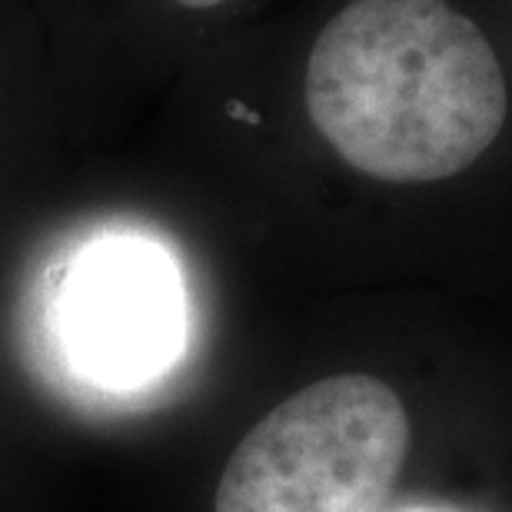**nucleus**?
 Instances as JSON below:
<instances>
[{"label": "nucleus", "instance_id": "nucleus-5", "mask_svg": "<svg viewBox=\"0 0 512 512\" xmlns=\"http://www.w3.org/2000/svg\"><path fill=\"white\" fill-rule=\"evenodd\" d=\"M503 4H506V7H509V14H512V0H503Z\"/></svg>", "mask_w": 512, "mask_h": 512}, {"label": "nucleus", "instance_id": "nucleus-2", "mask_svg": "<svg viewBox=\"0 0 512 512\" xmlns=\"http://www.w3.org/2000/svg\"><path fill=\"white\" fill-rule=\"evenodd\" d=\"M409 453V416L376 376L316 380L233 449L213 512H383Z\"/></svg>", "mask_w": 512, "mask_h": 512}, {"label": "nucleus", "instance_id": "nucleus-4", "mask_svg": "<svg viewBox=\"0 0 512 512\" xmlns=\"http://www.w3.org/2000/svg\"><path fill=\"white\" fill-rule=\"evenodd\" d=\"M170 4L187 10V14H213V10H223V7L237 4V0H170Z\"/></svg>", "mask_w": 512, "mask_h": 512}, {"label": "nucleus", "instance_id": "nucleus-1", "mask_svg": "<svg viewBox=\"0 0 512 512\" xmlns=\"http://www.w3.org/2000/svg\"><path fill=\"white\" fill-rule=\"evenodd\" d=\"M300 104L343 167L386 187L463 177L512 120L503 0H340L306 40Z\"/></svg>", "mask_w": 512, "mask_h": 512}, {"label": "nucleus", "instance_id": "nucleus-3", "mask_svg": "<svg viewBox=\"0 0 512 512\" xmlns=\"http://www.w3.org/2000/svg\"><path fill=\"white\" fill-rule=\"evenodd\" d=\"M183 290L150 243L90 247L64 280L60 336L80 373L107 386L147 383L183 350Z\"/></svg>", "mask_w": 512, "mask_h": 512}]
</instances>
